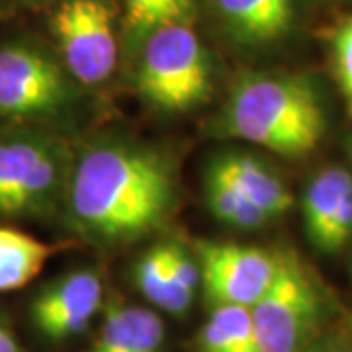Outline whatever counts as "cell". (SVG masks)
<instances>
[{
  "instance_id": "cell-5",
  "label": "cell",
  "mask_w": 352,
  "mask_h": 352,
  "mask_svg": "<svg viewBox=\"0 0 352 352\" xmlns=\"http://www.w3.org/2000/svg\"><path fill=\"white\" fill-rule=\"evenodd\" d=\"M323 298L307 268L282 254L276 280L251 307L258 352H300L319 325Z\"/></svg>"
},
{
  "instance_id": "cell-15",
  "label": "cell",
  "mask_w": 352,
  "mask_h": 352,
  "mask_svg": "<svg viewBox=\"0 0 352 352\" xmlns=\"http://www.w3.org/2000/svg\"><path fill=\"white\" fill-rule=\"evenodd\" d=\"M135 282L139 292L164 311L182 315L190 309L194 296L178 284L168 261V245L153 247L151 251L139 258L135 266Z\"/></svg>"
},
{
  "instance_id": "cell-4",
  "label": "cell",
  "mask_w": 352,
  "mask_h": 352,
  "mask_svg": "<svg viewBox=\"0 0 352 352\" xmlns=\"http://www.w3.org/2000/svg\"><path fill=\"white\" fill-rule=\"evenodd\" d=\"M138 88L145 100L164 112H184L208 98L210 61L188 25L164 24L147 36Z\"/></svg>"
},
{
  "instance_id": "cell-20",
  "label": "cell",
  "mask_w": 352,
  "mask_h": 352,
  "mask_svg": "<svg viewBox=\"0 0 352 352\" xmlns=\"http://www.w3.org/2000/svg\"><path fill=\"white\" fill-rule=\"evenodd\" d=\"M352 237V192L346 196V200L342 201L340 210L333 217L331 226H329L325 239L321 243L319 251L335 252L342 249L349 239Z\"/></svg>"
},
{
  "instance_id": "cell-1",
  "label": "cell",
  "mask_w": 352,
  "mask_h": 352,
  "mask_svg": "<svg viewBox=\"0 0 352 352\" xmlns=\"http://www.w3.org/2000/svg\"><path fill=\"white\" fill-rule=\"evenodd\" d=\"M175 201L173 168L163 155L122 141H104L78 155L65 196L76 231L122 243L163 226Z\"/></svg>"
},
{
  "instance_id": "cell-9",
  "label": "cell",
  "mask_w": 352,
  "mask_h": 352,
  "mask_svg": "<svg viewBox=\"0 0 352 352\" xmlns=\"http://www.w3.org/2000/svg\"><path fill=\"white\" fill-rule=\"evenodd\" d=\"M102 305V280L94 270H73L41 288L32 321L43 337L65 340L82 333Z\"/></svg>"
},
{
  "instance_id": "cell-21",
  "label": "cell",
  "mask_w": 352,
  "mask_h": 352,
  "mask_svg": "<svg viewBox=\"0 0 352 352\" xmlns=\"http://www.w3.org/2000/svg\"><path fill=\"white\" fill-rule=\"evenodd\" d=\"M0 352H22L16 339H14V335L10 333V329L6 327L2 321H0Z\"/></svg>"
},
{
  "instance_id": "cell-19",
  "label": "cell",
  "mask_w": 352,
  "mask_h": 352,
  "mask_svg": "<svg viewBox=\"0 0 352 352\" xmlns=\"http://www.w3.org/2000/svg\"><path fill=\"white\" fill-rule=\"evenodd\" d=\"M331 51L335 76L352 118V16L335 28L331 36Z\"/></svg>"
},
{
  "instance_id": "cell-18",
  "label": "cell",
  "mask_w": 352,
  "mask_h": 352,
  "mask_svg": "<svg viewBox=\"0 0 352 352\" xmlns=\"http://www.w3.org/2000/svg\"><path fill=\"white\" fill-rule=\"evenodd\" d=\"M175 24L168 0H126V30L129 38L149 36L159 25Z\"/></svg>"
},
{
  "instance_id": "cell-2",
  "label": "cell",
  "mask_w": 352,
  "mask_h": 352,
  "mask_svg": "<svg viewBox=\"0 0 352 352\" xmlns=\"http://www.w3.org/2000/svg\"><path fill=\"white\" fill-rule=\"evenodd\" d=\"M221 124L227 135L278 155L311 153L325 135V112L315 88L298 76L251 75L231 90Z\"/></svg>"
},
{
  "instance_id": "cell-8",
  "label": "cell",
  "mask_w": 352,
  "mask_h": 352,
  "mask_svg": "<svg viewBox=\"0 0 352 352\" xmlns=\"http://www.w3.org/2000/svg\"><path fill=\"white\" fill-rule=\"evenodd\" d=\"M282 254L235 243L198 245L200 282L212 305L252 307L276 280Z\"/></svg>"
},
{
  "instance_id": "cell-23",
  "label": "cell",
  "mask_w": 352,
  "mask_h": 352,
  "mask_svg": "<svg viewBox=\"0 0 352 352\" xmlns=\"http://www.w3.org/2000/svg\"><path fill=\"white\" fill-rule=\"evenodd\" d=\"M300 352H344L337 349V346H331V344H307V346H303Z\"/></svg>"
},
{
  "instance_id": "cell-13",
  "label": "cell",
  "mask_w": 352,
  "mask_h": 352,
  "mask_svg": "<svg viewBox=\"0 0 352 352\" xmlns=\"http://www.w3.org/2000/svg\"><path fill=\"white\" fill-rule=\"evenodd\" d=\"M57 251V247L25 231L0 227V292L28 286Z\"/></svg>"
},
{
  "instance_id": "cell-12",
  "label": "cell",
  "mask_w": 352,
  "mask_h": 352,
  "mask_svg": "<svg viewBox=\"0 0 352 352\" xmlns=\"http://www.w3.org/2000/svg\"><path fill=\"white\" fill-rule=\"evenodd\" d=\"M231 36L245 45L280 39L294 20V0H215Z\"/></svg>"
},
{
  "instance_id": "cell-22",
  "label": "cell",
  "mask_w": 352,
  "mask_h": 352,
  "mask_svg": "<svg viewBox=\"0 0 352 352\" xmlns=\"http://www.w3.org/2000/svg\"><path fill=\"white\" fill-rule=\"evenodd\" d=\"M190 6H192V0H168V8L175 22H180L188 14Z\"/></svg>"
},
{
  "instance_id": "cell-24",
  "label": "cell",
  "mask_w": 352,
  "mask_h": 352,
  "mask_svg": "<svg viewBox=\"0 0 352 352\" xmlns=\"http://www.w3.org/2000/svg\"><path fill=\"white\" fill-rule=\"evenodd\" d=\"M351 340H352V321H351ZM352 352V351H351Z\"/></svg>"
},
{
  "instance_id": "cell-10",
  "label": "cell",
  "mask_w": 352,
  "mask_h": 352,
  "mask_svg": "<svg viewBox=\"0 0 352 352\" xmlns=\"http://www.w3.org/2000/svg\"><path fill=\"white\" fill-rule=\"evenodd\" d=\"M239 190L270 221L284 215L294 204L284 180L263 159L247 153H226L214 159L210 168Z\"/></svg>"
},
{
  "instance_id": "cell-6",
  "label": "cell",
  "mask_w": 352,
  "mask_h": 352,
  "mask_svg": "<svg viewBox=\"0 0 352 352\" xmlns=\"http://www.w3.org/2000/svg\"><path fill=\"white\" fill-rule=\"evenodd\" d=\"M73 100L63 67L30 43L0 47V122L30 124L59 113Z\"/></svg>"
},
{
  "instance_id": "cell-3",
  "label": "cell",
  "mask_w": 352,
  "mask_h": 352,
  "mask_svg": "<svg viewBox=\"0 0 352 352\" xmlns=\"http://www.w3.org/2000/svg\"><path fill=\"white\" fill-rule=\"evenodd\" d=\"M73 163L61 138L32 124H0V217L45 219L61 212Z\"/></svg>"
},
{
  "instance_id": "cell-16",
  "label": "cell",
  "mask_w": 352,
  "mask_h": 352,
  "mask_svg": "<svg viewBox=\"0 0 352 352\" xmlns=\"http://www.w3.org/2000/svg\"><path fill=\"white\" fill-rule=\"evenodd\" d=\"M200 352H258L251 307L215 305L198 335Z\"/></svg>"
},
{
  "instance_id": "cell-17",
  "label": "cell",
  "mask_w": 352,
  "mask_h": 352,
  "mask_svg": "<svg viewBox=\"0 0 352 352\" xmlns=\"http://www.w3.org/2000/svg\"><path fill=\"white\" fill-rule=\"evenodd\" d=\"M206 201L210 206V212L219 221L235 229L252 231V229H261L270 221L239 190L212 170H208L206 175Z\"/></svg>"
},
{
  "instance_id": "cell-14",
  "label": "cell",
  "mask_w": 352,
  "mask_h": 352,
  "mask_svg": "<svg viewBox=\"0 0 352 352\" xmlns=\"http://www.w3.org/2000/svg\"><path fill=\"white\" fill-rule=\"evenodd\" d=\"M351 192L352 175L340 166L321 170L309 182L303 194V221L305 231L317 249L321 247L333 217Z\"/></svg>"
},
{
  "instance_id": "cell-7",
  "label": "cell",
  "mask_w": 352,
  "mask_h": 352,
  "mask_svg": "<svg viewBox=\"0 0 352 352\" xmlns=\"http://www.w3.org/2000/svg\"><path fill=\"white\" fill-rule=\"evenodd\" d=\"M65 69L82 85L108 80L118 63L113 10L106 0H65L51 18Z\"/></svg>"
},
{
  "instance_id": "cell-11",
  "label": "cell",
  "mask_w": 352,
  "mask_h": 352,
  "mask_svg": "<svg viewBox=\"0 0 352 352\" xmlns=\"http://www.w3.org/2000/svg\"><path fill=\"white\" fill-rule=\"evenodd\" d=\"M164 325L159 315L112 300L106 307L98 337L88 352H161Z\"/></svg>"
}]
</instances>
